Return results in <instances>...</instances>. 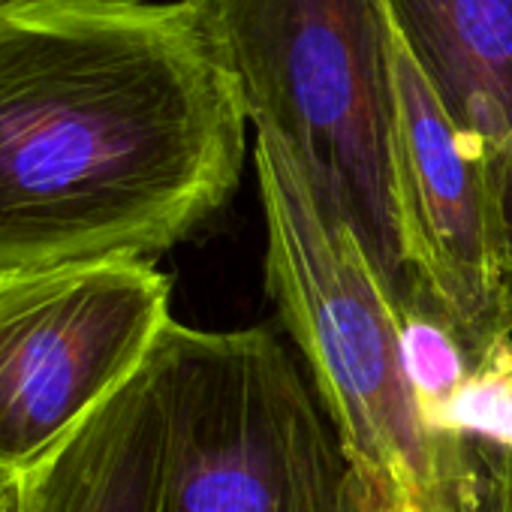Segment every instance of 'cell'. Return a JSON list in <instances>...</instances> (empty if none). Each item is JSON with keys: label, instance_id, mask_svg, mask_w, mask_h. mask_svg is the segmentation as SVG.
I'll use <instances>...</instances> for the list:
<instances>
[{"label": "cell", "instance_id": "5", "mask_svg": "<svg viewBox=\"0 0 512 512\" xmlns=\"http://www.w3.org/2000/svg\"><path fill=\"white\" fill-rule=\"evenodd\" d=\"M169 296L136 260L0 278V467L34 470L145 368Z\"/></svg>", "mask_w": 512, "mask_h": 512}, {"label": "cell", "instance_id": "12", "mask_svg": "<svg viewBox=\"0 0 512 512\" xmlns=\"http://www.w3.org/2000/svg\"><path fill=\"white\" fill-rule=\"evenodd\" d=\"M16 485H19V476H16V473H10V470H4V467H0V500H4V497H10V494L16 491Z\"/></svg>", "mask_w": 512, "mask_h": 512}, {"label": "cell", "instance_id": "4", "mask_svg": "<svg viewBox=\"0 0 512 512\" xmlns=\"http://www.w3.org/2000/svg\"><path fill=\"white\" fill-rule=\"evenodd\" d=\"M157 512H350L353 464L314 386L266 329L169 323Z\"/></svg>", "mask_w": 512, "mask_h": 512}, {"label": "cell", "instance_id": "7", "mask_svg": "<svg viewBox=\"0 0 512 512\" xmlns=\"http://www.w3.org/2000/svg\"><path fill=\"white\" fill-rule=\"evenodd\" d=\"M401 49L485 178L512 326V0H386Z\"/></svg>", "mask_w": 512, "mask_h": 512}, {"label": "cell", "instance_id": "10", "mask_svg": "<svg viewBox=\"0 0 512 512\" xmlns=\"http://www.w3.org/2000/svg\"><path fill=\"white\" fill-rule=\"evenodd\" d=\"M350 512H455L452 506L425 500L419 494H407L398 488H389L383 482L359 479L353 473L350 488Z\"/></svg>", "mask_w": 512, "mask_h": 512}, {"label": "cell", "instance_id": "2", "mask_svg": "<svg viewBox=\"0 0 512 512\" xmlns=\"http://www.w3.org/2000/svg\"><path fill=\"white\" fill-rule=\"evenodd\" d=\"M184 4L232 73L253 139L281 148L356 235L398 314L431 308L398 214V40L386 0Z\"/></svg>", "mask_w": 512, "mask_h": 512}, {"label": "cell", "instance_id": "8", "mask_svg": "<svg viewBox=\"0 0 512 512\" xmlns=\"http://www.w3.org/2000/svg\"><path fill=\"white\" fill-rule=\"evenodd\" d=\"M163 452L166 410L148 359L46 461L19 476L16 512H157Z\"/></svg>", "mask_w": 512, "mask_h": 512}, {"label": "cell", "instance_id": "1", "mask_svg": "<svg viewBox=\"0 0 512 512\" xmlns=\"http://www.w3.org/2000/svg\"><path fill=\"white\" fill-rule=\"evenodd\" d=\"M247 124L184 0H0V278L157 260L235 193Z\"/></svg>", "mask_w": 512, "mask_h": 512}, {"label": "cell", "instance_id": "3", "mask_svg": "<svg viewBox=\"0 0 512 512\" xmlns=\"http://www.w3.org/2000/svg\"><path fill=\"white\" fill-rule=\"evenodd\" d=\"M266 284L359 479L443 503V464L401 362L398 311L356 235L293 160L253 139Z\"/></svg>", "mask_w": 512, "mask_h": 512}, {"label": "cell", "instance_id": "6", "mask_svg": "<svg viewBox=\"0 0 512 512\" xmlns=\"http://www.w3.org/2000/svg\"><path fill=\"white\" fill-rule=\"evenodd\" d=\"M395 67L398 214L407 263L425 302L473 362L497 338L512 335L491 196L476 157L401 43Z\"/></svg>", "mask_w": 512, "mask_h": 512}, {"label": "cell", "instance_id": "9", "mask_svg": "<svg viewBox=\"0 0 512 512\" xmlns=\"http://www.w3.org/2000/svg\"><path fill=\"white\" fill-rule=\"evenodd\" d=\"M401 326V362L419 410V419L428 431L434 413L452 398L461 380L470 371V356L431 308H413L398 314Z\"/></svg>", "mask_w": 512, "mask_h": 512}, {"label": "cell", "instance_id": "11", "mask_svg": "<svg viewBox=\"0 0 512 512\" xmlns=\"http://www.w3.org/2000/svg\"><path fill=\"white\" fill-rule=\"evenodd\" d=\"M491 512H512V473L497 485L494 500H491Z\"/></svg>", "mask_w": 512, "mask_h": 512}, {"label": "cell", "instance_id": "13", "mask_svg": "<svg viewBox=\"0 0 512 512\" xmlns=\"http://www.w3.org/2000/svg\"><path fill=\"white\" fill-rule=\"evenodd\" d=\"M0 512H16V491L0 500Z\"/></svg>", "mask_w": 512, "mask_h": 512}]
</instances>
